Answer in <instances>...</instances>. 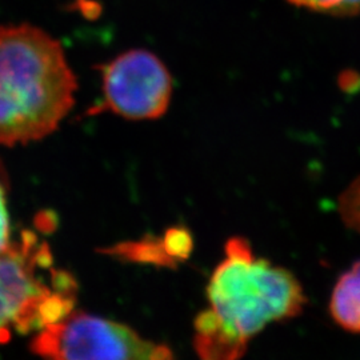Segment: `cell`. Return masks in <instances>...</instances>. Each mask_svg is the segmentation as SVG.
<instances>
[{"label": "cell", "mask_w": 360, "mask_h": 360, "mask_svg": "<svg viewBox=\"0 0 360 360\" xmlns=\"http://www.w3.org/2000/svg\"><path fill=\"white\" fill-rule=\"evenodd\" d=\"M330 315L345 331L360 334V260L339 276L330 299Z\"/></svg>", "instance_id": "6"}, {"label": "cell", "mask_w": 360, "mask_h": 360, "mask_svg": "<svg viewBox=\"0 0 360 360\" xmlns=\"http://www.w3.org/2000/svg\"><path fill=\"white\" fill-rule=\"evenodd\" d=\"M102 110L127 120H155L167 112L174 80L167 65L147 50H129L99 67Z\"/></svg>", "instance_id": "5"}, {"label": "cell", "mask_w": 360, "mask_h": 360, "mask_svg": "<svg viewBox=\"0 0 360 360\" xmlns=\"http://www.w3.org/2000/svg\"><path fill=\"white\" fill-rule=\"evenodd\" d=\"M338 210L345 226L360 233V176L339 196Z\"/></svg>", "instance_id": "8"}, {"label": "cell", "mask_w": 360, "mask_h": 360, "mask_svg": "<svg viewBox=\"0 0 360 360\" xmlns=\"http://www.w3.org/2000/svg\"><path fill=\"white\" fill-rule=\"evenodd\" d=\"M8 176L7 171L0 162V255L11 245V226L7 208L8 199Z\"/></svg>", "instance_id": "11"}, {"label": "cell", "mask_w": 360, "mask_h": 360, "mask_svg": "<svg viewBox=\"0 0 360 360\" xmlns=\"http://www.w3.org/2000/svg\"><path fill=\"white\" fill-rule=\"evenodd\" d=\"M75 291L74 278L53 267L47 243L23 232L0 255V343L13 330L28 334L65 319L74 309Z\"/></svg>", "instance_id": "3"}, {"label": "cell", "mask_w": 360, "mask_h": 360, "mask_svg": "<svg viewBox=\"0 0 360 360\" xmlns=\"http://www.w3.org/2000/svg\"><path fill=\"white\" fill-rule=\"evenodd\" d=\"M108 254L138 263H150L160 267H175V262L168 255L163 236H148L141 240L124 242L107 250Z\"/></svg>", "instance_id": "7"}, {"label": "cell", "mask_w": 360, "mask_h": 360, "mask_svg": "<svg viewBox=\"0 0 360 360\" xmlns=\"http://www.w3.org/2000/svg\"><path fill=\"white\" fill-rule=\"evenodd\" d=\"M77 77L56 39L38 27H0V144L49 136L75 103Z\"/></svg>", "instance_id": "2"}, {"label": "cell", "mask_w": 360, "mask_h": 360, "mask_svg": "<svg viewBox=\"0 0 360 360\" xmlns=\"http://www.w3.org/2000/svg\"><path fill=\"white\" fill-rule=\"evenodd\" d=\"M32 351L44 360H175L168 346L129 326L79 312L40 330Z\"/></svg>", "instance_id": "4"}, {"label": "cell", "mask_w": 360, "mask_h": 360, "mask_svg": "<svg viewBox=\"0 0 360 360\" xmlns=\"http://www.w3.org/2000/svg\"><path fill=\"white\" fill-rule=\"evenodd\" d=\"M299 7L334 15H354L360 13V0H288Z\"/></svg>", "instance_id": "10"}, {"label": "cell", "mask_w": 360, "mask_h": 360, "mask_svg": "<svg viewBox=\"0 0 360 360\" xmlns=\"http://www.w3.org/2000/svg\"><path fill=\"white\" fill-rule=\"evenodd\" d=\"M208 309L193 323L200 360H239L251 338L271 323L297 316L307 303L291 271L254 254L243 236H232L207 284Z\"/></svg>", "instance_id": "1"}, {"label": "cell", "mask_w": 360, "mask_h": 360, "mask_svg": "<svg viewBox=\"0 0 360 360\" xmlns=\"http://www.w3.org/2000/svg\"><path fill=\"white\" fill-rule=\"evenodd\" d=\"M168 255L178 264L187 260L193 248V233L186 227H169L163 235Z\"/></svg>", "instance_id": "9"}]
</instances>
